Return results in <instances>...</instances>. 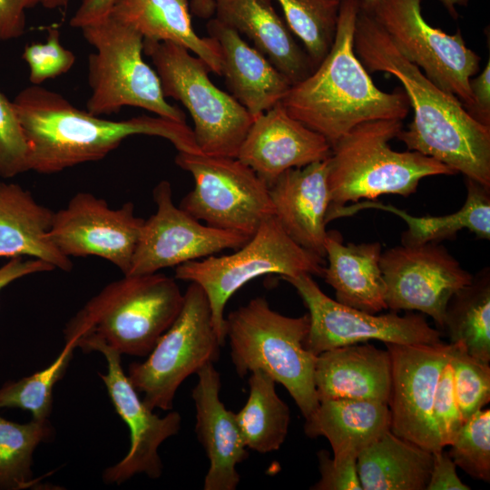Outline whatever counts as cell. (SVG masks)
Listing matches in <instances>:
<instances>
[{
  "label": "cell",
  "mask_w": 490,
  "mask_h": 490,
  "mask_svg": "<svg viewBox=\"0 0 490 490\" xmlns=\"http://www.w3.org/2000/svg\"><path fill=\"white\" fill-rule=\"evenodd\" d=\"M354 49L368 73H387L401 83L414 110L408 129L397 136L407 150L490 188V127L474 119L457 97L435 84L404 56L372 14L361 6Z\"/></svg>",
  "instance_id": "1"
},
{
  "label": "cell",
  "mask_w": 490,
  "mask_h": 490,
  "mask_svg": "<svg viewBox=\"0 0 490 490\" xmlns=\"http://www.w3.org/2000/svg\"><path fill=\"white\" fill-rule=\"evenodd\" d=\"M12 103L29 145L30 171L38 173H57L99 161L136 134L164 138L178 152L201 153L186 122L148 115L105 120L79 110L56 92L33 84L20 91Z\"/></svg>",
  "instance_id": "2"
},
{
  "label": "cell",
  "mask_w": 490,
  "mask_h": 490,
  "mask_svg": "<svg viewBox=\"0 0 490 490\" xmlns=\"http://www.w3.org/2000/svg\"><path fill=\"white\" fill-rule=\"evenodd\" d=\"M360 0H340L333 44L319 64L291 85L281 101L288 113L330 145L354 127L376 120H401L409 112L404 90L377 88L354 49Z\"/></svg>",
  "instance_id": "3"
},
{
  "label": "cell",
  "mask_w": 490,
  "mask_h": 490,
  "mask_svg": "<svg viewBox=\"0 0 490 490\" xmlns=\"http://www.w3.org/2000/svg\"><path fill=\"white\" fill-rule=\"evenodd\" d=\"M183 303L175 280L162 273L123 275L103 288L67 322L64 339L83 349L104 344L121 355L147 357Z\"/></svg>",
  "instance_id": "4"
},
{
  "label": "cell",
  "mask_w": 490,
  "mask_h": 490,
  "mask_svg": "<svg viewBox=\"0 0 490 490\" xmlns=\"http://www.w3.org/2000/svg\"><path fill=\"white\" fill-rule=\"evenodd\" d=\"M402 130V121L361 123L331 145L328 159L329 208L381 195L407 197L423 178L453 175L444 163L415 151L397 152L388 142Z\"/></svg>",
  "instance_id": "5"
},
{
  "label": "cell",
  "mask_w": 490,
  "mask_h": 490,
  "mask_svg": "<svg viewBox=\"0 0 490 490\" xmlns=\"http://www.w3.org/2000/svg\"><path fill=\"white\" fill-rule=\"evenodd\" d=\"M226 319V338L237 374L242 377L262 370L284 386L305 419L318 407L314 372L317 356L305 347L308 314L292 318L256 297L231 311Z\"/></svg>",
  "instance_id": "6"
},
{
  "label": "cell",
  "mask_w": 490,
  "mask_h": 490,
  "mask_svg": "<svg viewBox=\"0 0 490 490\" xmlns=\"http://www.w3.org/2000/svg\"><path fill=\"white\" fill-rule=\"evenodd\" d=\"M80 29L95 49L88 57V113L100 116L132 106L186 122L183 111L166 101L157 73L142 59L143 38L138 32L110 15Z\"/></svg>",
  "instance_id": "7"
},
{
  "label": "cell",
  "mask_w": 490,
  "mask_h": 490,
  "mask_svg": "<svg viewBox=\"0 0 490 490\" xmlns=\"http://www.w3.org/2000/svg\"><path fill=\"white\" fill-rule=\"evenodd\" d=\"M324 258L293 240L275 216L265 220L249 240L230 254L209 256L175 268V279L195 282L204 290L212 322L222 345L226 340L224 309L243 285L257 277L276 274L323 276Z\"/></svg>",
  "instance_id": "8"
},
{
  "label": "cell",
  "mask_w": 490,
  "mask_h": 490,
  "mask_svg": "<svg viewBox=\"0 0 490 490\" xmlns=\"http://www.w3.org/2000/svg\"><path fill=\"white\" fill-rule=\"evenodd\" d=\"M143 53L155 67L163 95L188 110L201 153L237 158L253 122L247 110L210 79L206 64L181 45L143 40Z\"/></svg>",
  "instance_id": "9"
},
{
  "label": "cell",
  "mask_w": 490,
  "mask_h": 490,
  "mask_svg": "<svg viewBox=\"0 0 490 490\" xmlns=\"http://www.w3.org/2000/svg\"><path fill=\"white\" fill-rule=\"evenodd\" d=\"M223 346L212 322L208 298L195 282L183 293L180 313L142 362H133L128 378L152 410L172 409L177 389L191 375L214 363Z\"/></svg>",
  "instance_id": "10"
},
{
  "label": "cell",
  "mask_w": 490,
  "mask_h": 490,
  "mask_svg": "<svg viewBox=\"0 0 490 490\" xmlns=\"http://www.w3.org/2000/svg\"><path fill=\"white\" fill-rule=\"evenodd\" d=\"M175 163L194 181L180 208L206 225L251 237L274 215L269 186L238 158L178 152Z\"/></svg>",
  "instance_id": "11"
},
{
  "label": "cell",
  "mask_w": 490,
  "mask_h": 490,
  "mask_svg": "<svg viewBox=\"0 0 490 490\" xmlns=\"http://www.w3.org/2000/svg\"><path fill=\"white\" fill-rule=\"evenodd\" d=\"M369 12L404 56L471 112L469 83L479 71L481 58L466 45L460 30L449 34L429 24L421 0H377Z\"/></svg>",
  "instance_id": "12"
},
{
  "label": "cell",
  "mask_w": 490,
  "mask_h": 490,
  "mask_svg": "<svg viewBox=\"0 0 490 490\" xmlns=\"http://www.w3.org/2000/svg\"><path fill=\"white\" fill-rule=\"evenodd\" d=\"M281 279L294 287L309 309V328L305 347L315 356L369 340L405 345L442 342L440 331L430 327L420 314H371L332 299L311 275Z\"/></svg>",
  "instance_id": "13"
},
{
  "label": "cell",
  "mask_w": 490,
  "mask_h": 490,
  "mask_svg": "<svg viewBox=\"0 0 490 490\" xmlns=\"http://www.w3.org/2000/svg\"><path fill=\"white\" fill-rule=\"evenodd\" d=\"M156 211L144 220L126 275H143L237 250L250 237L201 223L173 202L171 183L161 181L153 189Z\"/></svg>",
  "instance_id": "14"
},
{
  "label": "cell",
  "mask_w": 490,
  "mask_h": 490,
  "mask_svg": "<svg viewBox=\"0 0 490 490\" xmlns=\"http://www.w3.org/2000/svg\"><path fill=\"white\" fill-rule=\"evenodd\" d=\"M379 263L387 309L417 310L442 329L449 299L473 278L438 242L390 248Z\"/></svg>",
  "instance_id": "15"
},
{
  "label": "cell",
  "mask_w": 490,
  "mask_h": 490,
  "mask_svg": "<svg viewBox=\"0 0 490 490\" xmlns=\"http://www.w3.org/2000/svg\"><path fill=\"white\" fill-rule=\"evenodd\" d=\"M143 222L132 201L113 209L102 198L78 192L65 207L54 211L48 236L66 257H100L126 275Z\"/></svg>",
  "instance_id": "16"
},
{
  "label": "cell",
  "mask_w": 490,
  "mask_h": 490,
  "mask_svg": "<svg viewBox=\"0 0 490 490\" xmlns=\"http://www.w3.org/2000/svg\"><path fill=\"white\" fill-rule=\"evenodd\" d=\"M385 345L391 360V432L431 453L443 450L433 419V402L454 344Z\"/></svg>",
  "instance_id": "17"
},
{
  "label": "cell",
  "mask_w": 490,
  "mask_h": 490,
  "mask_svg": "<svg viewBox=\"0 0 490 490\" xmlns=\"http://www.w3.org/2000/svg\"><path fill=\"white\" fill-rule=\"evenodd\" d=\"M84 352L98 351L107 362V372L99 373L119 416L130 430V448L118 463L107 467L103 479L107 484L120 485L138 474L157 479L162 473L160 446L181 429V416L172 411L161 417L154 414L138 396L121 362V354L113 348L93 343Z\"/></svg>",
  "instance_id": "18"
},
{
  "label": "cell",
  "mask_w": 490,
  "mask_h": 490,
  "mask_svg": "<svg viewBox=\"0 0 490 490\" xmlns=\"http://www.w3.org/2000/svg\"><path fill=\"white\" fill-rule=\"evenodd\" d=\"M330 154L327 139L291 117L280 102L253 120L237 158L270 187L284 172Z\"/></svg>",
  "instance_id": "19"
},
{
  "label": "cell",
  "mask_w": 490,
  "mask_h": 490,
  "mask_svg": "<svg viewBox=\"0 0 490 490\" xmlns=\"http://www.w3.org/2000/svg\"><path fill=\"white\" fill-rule=\"evenodd\" d=\"M192 391L196 409L195 431L209 459L204 490H234L240 476L237 466L249 456L236 413L220 398V376L212 363L198 372Z\"/></svg>",
  "instance_id": "20"
},
{
  "label": "cell",
  "mask_w": 490,
  "mask_h": 490,
  "mask_svg": "<svg viewBox=\"0 0 490 490\" xmlns=\"http://www.w3.org/2000/svg\"><path fill=\"white\" fill-rule=\"evenodd\" d=\"M328 159L289 169L269 187L274 216L283 230L299 245L322 258L330 205Z\"/></svg>",
  "instance_id": "21"
},
{
  "label": "cell",
  "mask_w": 490,
  "mask_h": 490,
  "mask_svg": "<svg viewBox=\"0 0 490 490\" xmlns=\"http://www.w3.org/2000/svg\"><path fill=\"white\" fill-rule=\"evenodd\" d=\"M207 31L217 44L220 75L253 120L283 100L292 84L264 54L217 18Z\"/></svg>",
  "instance_id": "22"
},
{
  "label": "cell",
  "mask_w": 490,
  "mask_h": 490,
  "mask_svg": "<svg viewBox=\"0 0 490 490\" xmlns=\"http://www.w3.org/2000/svg\"><path fill=\"white\" fill-rule=\"evenodd\" d=\"M314 380L318 401L358 399L388 404L389 352L372 344L348 345L324 351L317 356Z\"/></svg>",
  "instance_id": "23"
},
{
  "label": "cell",
  "mask_w": 490,
  "mask_h": 490,
  "mask_svg": "<svg viewBox=\"0 0 490 490\" xmlns=\"http://www.w3.org/2000/svg\"><path fill=\"white\" fill-rule=\"evenodd\" d=\"M214 14L219 21L253 42L292 85L314 70L271 0H216Z\"/></svg>",
  "instance_id": "24"
},
{
  "label": "cell",
  "mask_w": 490,
  "mask_h": 490,
  "mask_svg": "<svg viewBox=\"0 0 490 490\" xmlns=\"http://www.w3.org/2000/svg\"><path fill=\"white\" fill-rule=\"evenodd\" d=\"M324 249L328 266L322 277L334 289L338 302L371 314L387 309L379 242L345 244L339 232L330 230Z\"/></svg>",
  "instance_id": "25"
},
{
  "label": "cell",
  "mask_w": 490,
  "mask_h": 490,
  "mask_svg": "<svg viewBox=\"0 0 490 490\" xmlns=\"http://www.w3.org/2000/svg\"><path fill=\"white\" fill-rule=\"evenodd\" d=\"M53 215L29 191L17 183L0 181V257L34 258L54 270H71V259L48 236Z\"/></svg>",
  "instance_id": "26"
},
{
  "label": "cell",
  "mask_w": 490,
  "mask_h": 490,
  "mask_svg": "<svg viewBox=\"0 0 490 490\" xmlns=\"http://www.w3.org/2000/svg\"><path fill=\"white\" fill-rule=\"evenodd\" d=\"M305 420V434L326 437L335 460L357 459L365 448L390 430L388 404L374 400H321Z\"/></svg>",
  "instance_id": "27"
},
{
  "label": "cell",
  "mask_w": 490,
  "mask_h": 490,
  "mask_svg": "<svg viewBox=\"0 0 490 490\" xmlns=\"http://www.w3.org/2000/svg\"><path fill=\"white\" fill-rule=\"evenodd\" d=\"M109 15L147 41L171 42L194 53L209 71L220 75V56L211 37L194 31L188 0H113Z\"/></svg>",
  "instance_id": "28"
},
{
  "label": "cell",
  "mask_w": 490,
  "mask_h": 490,
  "mask_svg": "<svg viewBox=\"0 0 490 490\" xmlns=\"http://www.w3.org/2000/svg\"><path fill=\"white\" fill-rule=\"evenodd\" d=\"M466 199L456 212L444 216L415 217L392 205L377 201H361L348 207L328 208L326 220L351 216L360 210L377 209L400 217L407 225L401 235V244L419 245L427 242L440 243L455 239L462 230H468L479 239H490V188L465 178Z\"/></svg>",
  "instance_id": "29"
},
{
  "label": "cell",
  "mask_w": 490,
  "mask_h": 490,
  "mask_svg": "<svg viewBox=\"0 0 490 490\" xmlns=\"http://www.w3.org/2000/svg\"><path fill=\"white\" fill-rule=\"evenodd\" d=\"M432 463L433 453L388 430L358 456L357 470L363 490H426Z\"/></svg>",
  "instance_id": "30"
},
{
  "label": "cell",
  "mask_w": 490,
  "mask_h": 490,
  "mask_svg": "<svg viewBox=\"0 0 490 490\" xmlns=\"http://www.w3.org/2000/svg\"><path fill=\"white\" fill-rule=\"evenodd\" d=\"M275 383L262 370L250 372L247 402L236 413L245 446L261 454L279 449L290 422L289 408L278 396Z\"/></svg>",
  "instance_id": "31"
},
{
  "label": "cell",
  "mask_w": 490,
  "mask_h": 490,
  "mask_svg": "<svg viewBox=\"0 0 490 490\" xmlns=\"http://www.w3.org/2000/svg\"><path fill=\"white\" fill-rule=\"evenodd\" d=\"M450 343L463 345L471 356L490 362V269L484 268L449 299L444 328Z\"/></svg>",
  "instance_id": "32"
},
{
  "label": "cell",
  "mask_w": 490,
  "mask_h": 490,
  "mask_svg": "<svg viewBox=\"0 0 490 490\" xmlns=\"http://www.w3.org/2000/svg\"><path fill=\"white\" fill-rule=\"evenodd\" d=\"M49 419L20 424L0 415V490H21L35 486L33 455L35 448L54 436Z\"/></svg>",
  "instance_id": "33"
},
{
  "label": "cell",
  "mask_w": 490,
  "mask_h": 490,
  "mask_svg": "<svg viewBox=\"0 0 490 490\" xmlns=\"http://www.w3.org/2000/svg\"><path fill=\"white\" fill-rule=\"evenodd\" d=\"M276 1L291 33L303 43L315 69L333 44L340 0Z\"/></svg>",
  "instance_id": "34"
},
{
  "label": "cell",
  "mask_w": 490,
  "mask_h": 490,
  "mask_svg": "<svg viewBox=\"0 0 490 490\" xmlns=\"http://www.w3.org/2000/svg\"><path fill=\"white\" fill-rule=\"evenodd\" d=\"M75 348V342L67 340L48 367L17 381L5 383L0 387V408H21L30 411L34 419H49L54 387L64 377Z\"/></svg>",
  "instance_id": "35"
},
{
  "label": "cell",
  "mask_w": 490,
  "mask_h": 490,
  "mask_svg": "<svg viewBox=\"0 0 490 490\" xmlns=\"http://www.w3.org/2000/svg\"><path fill=\"white\" fill-rule=\"evenodd\" d=\"M454 344L449 360L454 391L464 422L490 401V367L467 353L463 345Z\"/></svg>",
  "instance_id": "36"
},
{
  "label": "cell",
  "mask_w": 490,
  "mask_h": 490,
  "mask_svg": "<svg viewBox=\"0 0 490 490\" xmlns=\"http://www.w3.org/2000/svg\"><path fill=\"white\" fill-rule=\"evenodd\" d=\"M449 455L476 480L490 481V410L481 409L466 420L453 443Z\"/></svg>",
  "instance_id": "37"
},
{
  "label": "cell",
  "mask_w": 490,
  "mask_h": 490,
  "mask_svg": "<svg viewBox=\"0 0 490 490\" xmlns=\"http://www.w3.org/2000/svg\"><path fill=\"white\" fill-rule=\"evenodd\" d=\"M28 171L29 145L12 101L0 90V177L9 179Z\"/></svg>",
  "instance_id": "38"
},
{
  "label": "cell",
  "mask_w": 490,
  "mask_h": 490,
  "mask_svg": "<svg viewBox=\"0 0 490 490\" xmlns=\"http://www.w3.org/2000/svg\"><path fill=\"white\" fill-rule=\"evenodd\" d=\"M23 59L28 64L29 81L33 85H40L48 79L69 72L75 63L74 54L61 44L60 32L56 27L48 29L44 44L26 45Z\"/></svg>",
  "instance_id": "39"
},
{
  "label": "cell",
  "mask_w": 490,
  "mask_h": 490,
  "mask_svg": "<svg viewBox=\"0 0 490 490\" xmlns=\"http://www.w3.org/2000/svg\"><path fill=\"white\" fill-rule=\"evenodd\" d=\"M433 419L444 448L453 443L465 423L457 406L449 362L443 368L437 380L433 402Z\"/></svg>",
  "instance_id": "40"
},
{
  "label": "cell",
  "mask_w": 490,
  "mask_h": 490,
  "mask_svg": "<svg viewBox=\"0 0 490 490\" xmlns=\"http://www.w3.org/2000/svg\"><path fill=\"white\" fill-rule=\"evenodd\" d=\"M320 479L313 490H362L357 459L335 460L326 450L318 452Z\"/></svg>",
  "instance_id": "41"
},
{
  "label": "cell",
  "mask_w": 490,
  "mask_h": 490,
  "mask_svg": "<svg viewBox=\"0 0 490 490\" xmlns=\"http://www.w3.org/2000/svg\"><path fill=\"white\" fill-rule=\"evenodd\" d=\"M42 0H0V41L21 37L26 29L25 11Z\"/></svg>",
  "instance_id": "42"
},
{
  "label": "cell",
  "mask_w": 490,
  "mask_h": 490,
  "mask_svg": "<svg viewBox=\"0 0 490 490\" xmlns=\"http://www.w3.org/2000/svg\"><path fill=\"white\" fill-rule=\"evenodd\" d=\"M470 486L461 481L456 465L448 452L433 453V463L426 490H469Z\"/></svg>",
  "instance_id": "43"
},
{
  "label": "cell",
  "mask_w": 490,
  "mask_h": 490,
  "mask_svg": "<svg viewBox=\"0 0 490 490\" xmlns=\"http://www.w3.org/2000/svg\"><path fill=\"white\" fill-rule=\"evenodd\" d=\"M474 106L469 113L480 123L490 127V61L469 83Z\"/></svg>",
  "instance_id": "44"
},
{
  "label": "cell",
  "mask_w": 490,
  "mask_h": 490,
  "mask_svg": "<svg viewBox=\"0 0 490 490\" xmlns=\"http://www.w3.org/2000/svg\"><path fill=\"white\" fill-rule=\"evenodd\" d=\"M54 268L41 260L15 257L0 267V291L24 276L54 270Z\"/></svg>",
  "instance_id": "45"
},
{
  "label": "cell",
  "mask_w": 490,
  "mask_h": 490,
  "mask_svg": "<svg viewBox=\"0 0 490 490\" xmlns=\"http://www.w3.org/2000/svg\"><path fill=\"white\" fill-rule=\"evenodd\" d=\"M113 0H83L71 19L73 27L81 28L84 24L109 15ZM68 0H42L41 5L48 9L65 7Z\"/></svg>",
  "instance_id": "46"
},
{
  "label": "cell",
  "mask_w": 490,
  "mask_h": 490,
  "mask_svg": "<svg viewBox=\"0 0 490 490\" xmlns=\"http://www.w3.org/2000/svg\"><path fill=\"white\" fill-rule=\"evenodd\" d=\"M216 0H191V11L199 18L210 19L215 12Z\"/></svg>",
  "instance_id": "47"
},
{
  "label": "cell",
  "mask_w": 490,
  "mask_h": 490,
  "mask_svg": "<svg viewBox=\"0 0 490 490\" xmlns=\"http://www.w3.org/2000/svg\"><path fill=\"white\" fill-rule=\"evenodd\" d=\"M440 3L446 8L449 14L456 18L458 14L456 12V6H461L466 5L469 0H439Z\"/></svg>",
  "instance_id": "48"
},
{
  "label": "cell",
  "mask_w": 490,
  "mask_h": 490,
  "mask_svg": "<svg viewBox=\"0 0 490 490\" xmlns=\"http://www.w3.org/2000/svg\"><path fill=\"white\" fill-rule=\"evenodd\" d=\"M377 0H360V6L369 11L374 6Z\"/></svg>",
  "instance_id": "49"
}]
</instances>
